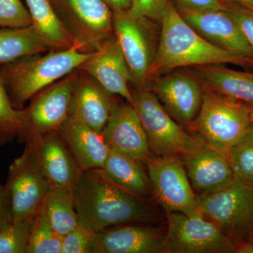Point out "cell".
<instances>
[{
    "label": "cell",
    "instance_id": "obj_1",
    "mask_svg": "<svg viewBox=\"0 0 253 253\" xmlns=\"http://www.w3.org/2000/svg\"><path fill=\"white\" fill-rule=\"evenodd\" d=\"M74 193L78 222L94 232L122 224H149L157 219L148 200L115 184L102 169L83 172Z\"/></svg>",
    "mask_w": 253,
    "mask_h": 253
},
{
    "label": "cell",
    "instance_id": "obj_2",
    "mask_svg": "<svg viewBox=\"0 0 253 253\" xmlns=\"http://www.w3.org/2000/svg\"><path fill=\"white\" fill-rule=\"evenodd\" d=\"M161 22L157 52L146 86L154 78L176 68L221 64L253 66V59L219 47L201 36L181 17L170 0Z\"/></svg>",
    "mask_w": 253,
    "mask_h": 253
},
{
    "label": "cell",
    "instance_id": "obj_3",
    "mask_svg": "<svg viewBox=\"0 0 253 253\" xmlns=\"http://www.w3.org/2000/svg\"><path fill=\"white\" fill-rule=\"evenodd\" d=\"M93 53L82 52L73 46L61 51L49 50L44 56H21L0 65V77L14 109H24L34 95L81 67Z\"/></svg>",
    "mask_w": 253,
    "mask_h": 253
},
{
    "label": "cell",
    "instance_id": "obj_4",
    "mask_svg": "<svg viewBox=\"0 0 253 253\" xmlns=\"http://www.w3.org/2000/svg\"><path fill=\"white\" fill-rule=\"evenodd\" d=\"M132 105L144 128L155 156H181L196 152L204 144L202 138L186 132L172 119L157 96L148 89L131 91Z\"/></svg>",
    "mask_w": 253,
    "mask_h": 253
},
{
    "label": "cell",
    "instance_id": "obj_5",
    "mask_svg": "<svg viewBox=\"0 0 253 253\" xmlns=\"http://www.w3.org/2000/svg\"><path fill=\"white\" fill-rule=\"evenodd\" d=\"M202 86V104L191 128L208 144L227 151L247 130L253 109Z\"/></svg>",
    "mask_w": 253,
    "mask_h": 253
},
{
    "label": "cell",
    "instance_id": "obj_6",
    "mask_svg": "<svg viewBox=\"0 0 253 253\" xmlns=\"http://www.w3.org/2000/svg\"><path fill=\"white\" fill-rule=\"evenodd\" d=\"M200 212L238 244L253 234V186L234 178L229 185L196 195Z\"/></svg>",
    "mask_w": 253,
    "mask_h": 253
},
{
    "label": "cell",
    "instance_id": "obj_7",
    "mask_svg": "<svg viewBox=\"0 0 253 253\" xmlns=\"http://www.w3.org/2000/svg\"><path fill=\"white\" fill-rule=\"evenodd\" d=\"M74 46L93 53L113 34V11L103 0H49Z\"/></svg>",
    "mask_w": 253,
    "mask_h": 253
},
{
    "label": "cell",
    "instance_id": "obj_8",
    "mask_svg": "<svg viewBox=\"0 0 253 253\" xmlns=\"http://www.w3.org/2000/svg\"><path fill=\"white\" fill-rule=\"evenodd\" d=\"M155 21L129 11L113 12V31L129 68L135 89H145L158 43Z\"/></svg>",
    "mask_w": 253,
    "mask_h": 253
},
{
    "label": "cell",
    "instance_id": "obj_9",
    "mask_svg": "<svg viewBox=\"0 0 253 253\" xmlns=\"http://www.w3.org/2000/svg\"><path fill=\"white\" fill-rule=\"evenodd\" d=\"M79 76V68L46 86L30 99L23 109L18 141L26 144L38 136L57 130L68 118L71 99Z\"/></svg>",
    "mask_w": 253,
    "mask_h": 253
},
{
    "label": "cell",
    "instance_id": "obj_10",
    "mask_svg": "<svg viewBox=\"0 0 253 253\" xmlns=\"http://www.w3.org/2000/svg\"><path fill=\"white\" fill-rule=\"evenodd\" d=\"M6 184L12 204V223L33 221L51 184L31 144H26L22 154L10 165Z\"/></svg>",
    "mask_w": 253,
    "mask_h": 253
},
{
    "label": "cell",
    "instance_id": "obj_11",
    "mask_svg": "<svg viewBox=\"0 0 253 253\" xmlns=\"http://www.w3.org/2000/svg\"><path fill=\"white\" fill-rule=\"evenodd\" d=\"M166 253H232L236 243L203 214L168 213Z\"/></svg>",
    "mask_w": 253,
    "mask_h": 253
},
{
    "label": "cell",
    "instance_id": "obj_12",
    "mask_svg": "<svg viewBox=\"0 0 253 253\" xmlns=\"http://www.w3.org/2000/svg\"><path fill=\"white\" fill-rule=\"evenodd\" d=\"M153 194L168 213L201 214L184 162L179 156H154L146 162Z\"/></svg>",
    "mask_w": 253,
    "mask_h": 253
},
{
    "label": "cell",
    "instance_id": "obj_13",
    "mask_svg": "<svg viewBox=\"0 0 253 253\" xmlns=\"http://www.w3.org/2000/svg\"><path fill=\"white\" fill-rule=\"evenodd\" d=\"M146 89L154 93L172 118L191 127L203 99L202 84L194 75H161L151 80Z\"/></svg>",
    "mask_w": 253,
    "mask_h": 253
},
{
    "label": "cell",
    "instance_id": "obj_14",
    "mask_svg": "<svg viewBox=\"0 0 253 253\" xmlns=\"http://www.w3.org/2000/svg\"><path fill=\"white\" fill-rule=\"evenodd\" d=\"M101 134L110 149L144 165L154 156L137 113L127 101L116 100L109 121Z\"/></svg>",
    "mask_w": 253,
    "mask_h": 253
},
{
    "label": "cell",
    "instance_id": "obj_15",
    "mask_svg": "<svg viewBox=\"0 0 253 253\" xmlns=\"http://www.w3.org/2000/svg\"><path fill=\"white\" fill-rule=\"evenodd\" d=\"M166 229L149 224L111 226L95 234L92 253H166Z\"/></svg>",
    "mask_w": 253,
    "mask_h": 253
},
{
    "label": "cell",
    "instance_id": "obj_16",
    "mask_svg": "<svg viewBox=\"0 0 253 253\" xmlns=\"http://www.w3.org/2000/svg\"><path fill=\"white\" fill-rule=\"evenodd\" d=\"M79 68L94 78L109 94L120 96L132 104L129 89L130 73L114 33L101 43Z\"/></svg>",
    "mask_w": 253,
    "mask_h": 253
},
{
    "label": "cell",
    "instance_id": "obj_17",
    "mask_svg": "<svg viewBox=\"0 0 253 253\" xmlns=\"http://www.w3.org/2000/svg\"><path fill=\"white\" fill-rule=\"evenodd\" d=\"M116 100L97 81L79 68L68 118L101 133L109 121Z\"/></svg>",
    "mask_w": 253,
    "mask_h": 253
},
{
    "label": "cell",
    "instance_id": "obj_18",
    "mask_svg": "<svg viewBox=\"0 0 253 253\" xmlns=\"http://www.w3.org/2000/svg\"><path fill=\"white\" fill-rule=\"evenodd\" d=\"M26 144H31L34 148L51 186L75 189L83 171L59 131L46 133Z\"/></svg>",
    "mask_w": 253,
    "mask_h": 253
},
{
    "label": "cell",
    "instance_id": "obj_19",
    "mask_svg": "<svg viewBox=\"0 0 253 253\" xmlns=\"http://www.w3.org/2000/svg\"><path fill=\"white\" fill-rule=\"evenodd\" d=\"M183 160L193 189L199 194L222 189L234 179L227 151L206 141L196 152Z\"/></svg>",
    "mask_w": 253,
    "mask_h": 253
},
{
    "label": "cell",
    "instance_id": "obj_20",
    "mask_svg": "<svg viewBox=\"0 0 253 253\" xmlns=\"http://www.w3.org/2000/svg\"><path fill=\"white\" fill-rule=\"evenodd\" d=\"M201 36L223 49L253 60V49L226 10L181 14Z\"/></svg>",
    "mask_w": 253,
    "mask_h": 253
},
{
    "label": "cell",
    "instance_id": "obj_21",
    "mask_svg": "<svg viewBox=\"0 0 253 253\" xmlns=\"http://www.w3.org/2000/svg\"><path fill=\"white\" fill-rule=\"evenodd\" d=\"M57 131L83 172L104 168L111 149L101 133L84 123L69 118Z\"/></svg>",
    "mask_w": 253,
    "mask_h": 253
},
{
    "label": "cell",
    "instance_id": "obj_22",
    "mask_svg": "<svg viewBox=\"0 0 253 253\" xmlns=\"http://www.w3.org/2000/svg\"><path fill=\"white\" fill-rule=\"evenodd\" d=\"M194 75L205 87L238 100L253 109V72L236 71L220 66L194 67Z\"/></svg>",
    "mask_w": 253,
    "mask_h": 253
},
{
    "label": "cell",
    "instance_id": "obj_23",
    "mask_svg": "<svg viewBox=\"0 0 253 253\" xmlns=\"http://www.w3.org/2000/svg\"><path fill=\"white\" fill-rule=\"evenodd\" d=\"M143 165L137 160L111 149L102 169L110 180L119 187L149 200L154 194L149 174Z\"/></svg>",
    "mask_w": 253,
    "mask_h": 253
},
{
    "label": "cell",
    "instance_id": "obj_24",
    "mask_svg": "<svg viewBox=\"0 0 253 253\" xmlns=\"http://www.w3.org/2000/svg\"><path fill=\"white\" fill-rule=\"evenodd\" d=\"M33 26L43 38L49 50L61 51L74 42L55 12L49 0H26Z\"/></svg>",
    "mask_w": 253,
    "mask_h": 253
},
{
    "label": "cell",
    "instance_id": "obj_25",
    "mask_svg": "<svg viewBox=\"0 0 253 253\" xmlns=\"http://www.w3.org/2000/svg\"><path fill=\"white\" fill-rule=\"evenodd\" d=\"M49 49L33 26L27 28H0V65L23 56L39 54Z\"/></svg>",
    "mask_w": 253,
    "mask_h": 253
},
{
    "label": "cell",
    "instance_id": "obj_26",
    "mask_svg": "<svg viewBox=\"0 0 253 253\" xmlns=\"http://www.w3.org/2000/svg\"><path fill=\"white\" fill-rule=\"evenodd\" d=\"M42 206L53 229L61 238L79 224L73 188L51 186Z\"/></svg>",
    "mask_w": 253,
    "mask_h": 253
},
{
    "label": "cell",
    "instance_id": "obj_27",
    "mask_svg": "<svg viewBox=\"0 0 253 253\" xmlns=\"http://www.w3.org/2000/svg\"><path fill=\"white\" fill-rule=\"evenodd\" d=\"M62 238L56 234L42 205L32 223L26 253H61Z\"/></svg>",
    "mask_w": 253,
    "mask_h": 253
},
{
    "label": "cell",
    "instance_id": "obj_28",
    "mask_svg": "<svg viewBox=\"0 0 253 253\" xmlns=\"http://www.w3.org/2000/svg\"><path fill=\"white\" fill-rule=\"evenodd\" d=\"M234 178L253 186V123L227 151Z\"/></svg>",
    "mask_w": 253,
    "mask_h": 253
},
{
    "label": "cell",
    "instance_id": "obj_29",
    "mask_svg": "<svg viewBox=\"0 0 253 253\" xmlns=\"http://www.w3.org/2000/svg\"><path fill=\"white\" fill-rule=\"evenodd\" d=\"M22 121L23 109H14L0 77V146L18 139Z\"/></svg>",
    "mask_w": 253,
    "mask_h": 253
},
{
    "label": "cell",
    "instance_id": "obj_30",
    "mask_svg": "<svg viewBox=\"0 0 253 253\" xmlns=\"http://www.w3.org/2000/svg\"><path fill=\"white\" fill-rule=\"evenodd\" d=\"M33 221L11 223L0 231V253H26Z\"/></svg>",
    "mask_w": 253,
    "mask_h": 253
},
{
    "label": "cell",
    "instance_id": "obj_31",
    "mask_svg": "<svg viewBox=\"0 0 253 253\" xmlns=\"http://www.w3.org/2000/svg\"><path fill=\"white\" fill-rule=\"evenodd\" d=\"M31 26V14L21 0H0V27L21 28Z\"/></svg>",
    "mask_w": 253,
    "mask_h": 253
},
{
    "label": "cell",
    "instance_id": "obj_32",
    "mask_svg": "<svg viewBox=\"0 0 253 253\" xmlns=\"http://www.w3.org/2000/svg\"><path fill=\"white\" fill-rule=\"evenodd\" d=\"M94 231L78 224L62 237L61 253H92Z\"/></svg>",
    "mask_w": 253,
    "mask_h": 253
},
{
    "label": "cell",
    "instance_id": "obj_33",
    "mask_svg": "<svg viewBox=\"0 0 253 253\" xmlns=\"http://www.w3.org/2000/svg\"><path fill=\"white\" fill-rule=\"evenodd\" d=\"M169 0H132L130 14L149 18L155 22L161 21Z\"/></svg>",
    "mask_w": 253,
    "mask_h": 253
},
{
    "label": "cell",
    "instance_id": "obj_34",
    "mask_svg": "<svg viewBox=\"0 0 253 253\" xmlns=\"http://www.w3.org/2000/svg\"><path fill=\"white\" fill-rule=\"evenodd\" d=\"M224 4L226 11L237 23L245 38L253 49V10L231 3Z\"/></svg>",
    "mask_w": 253,
    "mask_h": 253
},
{
    "label": "cell",
    "instance_id": "obj_35",
    "mask_svg": "<svg viewBox=\"0 0 253 253\" xmlns=\"http://www.w3.org/2000/svg\"><path fill=\"white\" fill-rule=\"evenodd\" d=\"M179 14L203 13L225 10V4L221 0H170Z\"/></svg>",
    "mask_w": 253,
    "mask_h": 253
},
{
    "label": "cell",
    "instance_id": "obj_36",
    "mask_svg": "<svg viewBox=\"0 0 253 253\" xmlns=\"http://www.w3.org/2000/svg\"><path fill=\"white\" fill-rule=\"evenodd\" d=\"M12 204L6 184H0V231L12 223Z\"/></svg>",
    "mask_w": 253,
    "mask_h": 253
},
{
    "label": "cell",
    "instance_id": "obj_37",
    "mask_svg": "<svg viewBox=\"0 0 253 253\" xmlns=\"http://www.w3.org/2000/svg\"><path fill=\"white\" fill-rule=\"evenodd\" d=\"M111 8L113 12L115 11H127L131 6V0H103Z\"/></svg>",
    "mask_w": 253,
    "mask_h": 253
},
{
    "label": "cell",
    "instance_id": "obj_38",
    "mask_svg": "<svg viewBox=\"0 0 253 253\" xmlns=\"http://www.w3.org/2000/svg\"><path fill=\"white\" fill-rule=\"evenodd\" d=\"M235 253H253V243L252 241H244L236 244Z\"/></svg>",
    "mask_w": 253,
    "mask_h": 253
},
{
    "label": "cell",
    "instance_id": "obj_39",
    "mask_svg": "<svg viewBox=\"0 0 253 253\" xmlns=\"http://www.w3.org/2000/svg\"><path fill=\"white\" fill-rule=\"evenodd\" d=\"M224 3H231L253 10V0H221Z\"/></svg>",
    "mask_w": 253,
    "mask_h": 253
},
{
    "label": "cell",
    "instance_id": "obj_40",
    "mask_svg": "<svg viewBox=\"0 0 253 253\" xmlns=\"http://www.w3.org/2000/svg\"><path fill=\"white\" fill-rule=\"evenodd\" d=\"M251 123H253V110L252 113H251Z\"/></svg>",
    "mask_w": 253,
    "mask_h": 253
},
{
    "label": "cell",
    "instance_id": "obj_41",
    "mask_svg": "<svg viewBox=\"0 0 253 253\" xmlns=\"http://www.w3.org/2000/svg\"><path fill=\"white\" fill-rule=\"evenodd\" d=\"M251 241H252V242L253 243V234L252 236V239H251Z\"/></svg>",
    "mask_w": 253,
    "mask_h": 253
},
{
    "label": "cell",
    "instance_id": "obj_42",
    "mask_svg": "<svg viewBox=\"0 0 253 253\" xmlns=\"http://www.w3.org/2000/svg\"><path fill=\"white\" fill-rule=\"evenodd\" d=\"M131 1H132V0H131Z\"/></svg>",
    "mask_w": 253,
    "mask_h": 253
}]
</instances>
